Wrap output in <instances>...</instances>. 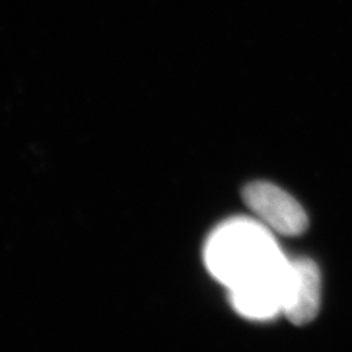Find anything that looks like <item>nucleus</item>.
<instances>
[{
    "label": "nucleus",
    "instance_id": "obj_1",
    "mask_svg": "<svg viewBox=\"0 0 352 352\" xmlns=\"http://www.w3.org/2000/svg\"><path fill=\"white\" fill-rule=\"evenodd\" d=\"M205 258L214 277L230 289L270 273L287 261L264 228L248 221L221 227L209 240Z\"/></svg>",
    "mask_w": 352,
    "mask_h": 352
},
{
    "label": "nucleus",
    "instance_id": "obj_2",
    "mask_svg": "<svg viewBox=\"0 0 352 352\" xmlns=\"http://www.w3.org/2000/svg\"><path fill=\"white\" fill-rule=\"evenodd\" d=\"M243 200L263 223L277 234L298 236L308 227V217L302 205L272 183L248 184L243 190Z\"/></svg>",
    "mask_w": 352,
    "mask_h": 352
},
{
    "label": "nucleus",
    "instance_id": "obj_3",
    "mask_svg": "<svg viewBox=\"0 0 352 352\" xmlns=\"http://www.w3.org/2000/svg\"><path fill=\"white\" fill-rule=\"evenodd\" d=\"M321 305V274L309 258L289 261L282 312L294 325L312 322Z\"/></svg>",
    "mask_w": 352,
    "mask_h": 352
},
{
    "label": "nucleus",
    "instance_id": "obj_4",
    "mask_svg": "<svg viewBox=\"0 0 352 352\" xmlns=\"http://www.w3.org/2000/svg\"><path fill=\"white\" fill-rule=\"evenodd\" d=\"M287 266L289 261L277 270L230 289L232 304L238 312L256 320L272 318L282 312Z\"/></svg>",
    "mask_w": 352,
    "mask_h": 352
}]
</instances>
